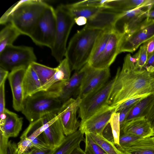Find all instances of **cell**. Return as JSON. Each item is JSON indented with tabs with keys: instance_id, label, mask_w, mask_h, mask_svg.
<instances>
[{
	"instance_id": "cell-1",
	"label": "cell",
	"mask_w": 154,
	"mask_h": 154,
	"mask_svg": "<svg viewBox=\"0 0 154 154\" xmlns=\"http://www.w3.org/2000/svg\"><path fill=\"white\" fill-rule=\"evenodd\" d=\"M136 62L134 57L130 54L125 57L122 69L117 70L108 105L118 106L132 98L154 94V76L145 69H137Z\"/></svg>"
},
{
	"instance_id": "cell-2",
	"label": "cell",
	"mask_w": 154,
	"mask_h": 154,
	"mask_svg": "<svg viewBox=\"0 0 154 154\" xmlns=\"http://www.w3.org/2000/svg\"><path fill=\"white\" fill-rule=\"evenodd\" d=\"M103 31L85 26L74 34L69 43L65 56L72 70H79L88 63Z\"/></svg>"
},
{
	"instance_id": "cell-3",
	"label": "cell",
	"mask_w": 154,
	"mask_h": 154,
	"mask_svg": "<svg viewBox=\"0 0 154 154\" xmlns=\"http://www.w3.org/2000/svg\"><path fill=\"white\" fill-rule=\"evenodd\" d=\"M48 4L42 0H21L14 5L10 22L21 34L29 37Z\"/></svg>"
},
{
	"instance_id": "cell-4",
	"label": "cell",
	"mask_w": 154,
	"mask_h": 154,
	"mask_svg": "<svg viewBox=\"0 0 154 154\" xmlns=\"http://www.w3.org/2000/svg\"><path fill=\"white\" fill-rule=\"evenodd\" d=\"M62 104L54 93L41 91L25 99L21 112L30 123L47 114L57 112Z\"/></svg>"
},
{
	"instance_id": "cell-5",
	"label": "cell",
	"mask_w": 154,
	"mask_h": 154,
	"mask_svg": "<svg viewBox=\"0 0 154 154\" xmlns=\"http://www.w3.org/2000/svg\"><path fill=\"white\" fill-rule=\"evenodd\" d=\"M56 27L54 44L51 54L60 63L65 57L67 42L71 30L75 23L67 5H58L55 9Z\"/></svg>"
},
{
	"instance_id": "cell-6",
	"label": "cell",
	"mask_w": 154,
	"mask_h": 154,
	"mask_svg": "<svg viewBox=\"0 0 154 154\" xmlns=\"http://www.w3.org/2000/svg\"><path fill=\"white\" fill-rule=\"evenodd\" d=\"M56 27L55 10L48 5L29 37L36 45L51 49L54 42Z\"/></svg>"
},
{
	"instance_id": "cell-7",
	"label": "cell",
	"mask_w": 154,
	"mask_h": 154,
	"mask_svg": "<svg viewBox=\"0 0 154 154\" xmlns=\"http://www.w3.org/2000/svg\"><path fill=\"white\" fill-rule=\"evenodd\" d=\"M36 60L33 48L30 47L12 45L0 53V67L8 71L21 67L27 69Z\"/></svg>"
},
{
	"instance_id": "cell-8",
	"label": "cell",
	"mask_w": 154,
	"mask_h": 154,
	"mask_svg": "<svg viewBox=\"0 0 154 154\" xmlns=\"http://www.w3.org/2000/svg\"><path fill=\"white\" fill-rule=\"evenodd\" d=\"M116 79L115 76L98 89L89 94L82 100L79 109L81 122L94 115L105 106Z\"/></svg>"
},
{
	"instance_id": "cell-9",
	"label": "cell",
	"mask_w": 154,
	"mask_h": 154,
	"mask_svg": "<svg viewBox=\"0 0 154 154\" xmlns=\"http://www.w3.org/2000/svg\"><path fill=\"white\" fill-rule=\"evenodd\" d=\"M153 37L154 19L149 20L134 30L122 35L119 43V53H132L142 44Z\"/></svg>"
},
{
	"instance_id": "cell-10",
	"label": "cell",
	"mask_w": 154,
	"mask_h": 154,
	"mask_svg": "<svg viewBox=\"0 0 154 154\" xmlns=\"http://www.w3.org/2000/svg\"><path fill=\"white\" fill-rule=\"evenodd\" d=\"M83 68L84 73L78 89L77 96L81 100L104 85L108 81L110 76L109 68L96 69L88 63Z\"/></svg>"
},
{
	"instance_id": "cell-11",
	"label": "cell",
	"mask_w": 154,
	"mask_h": 154,
	"mask_svg": "<svg viewBox=\"0 0 154 154\" xmlns=\"http://www.w3.org/2000/svg\"><path fill=\"white\" fill-rule=\"evenodd\" d=\"M42 125L39 131L45 142L51 148L58 146L66 137L57 112H53L41 118Z\"/></svg>"
},
{
	"instance_id": "cell-12",
	"label": "cell",
	"mask_w": 154,
	"mask_h": 154,
	"mask_svg": "<svg viewBox=\"0 0 154 154\" xmlns=\"http://www.w3.org/2000/svg\"><path fill=\"white\" fill-rule=\"evenodd\" d=\"M82 100L78 97L70 98L63 103L57 112L66 136L73 134L79 130L80 122L77 118Z\"/></svg>"
},
{
	"instance_id": "cell-13",
	"label": "cell",
	"mask_w": 154,
	"mask_h": 154,
	"mask_svg": "<svg viewBox=\"0 0 154 154\" xmlns=\"http://www.w3.org/2000/svg\"><path fill=\"white\" fill-rule=\"evenodd\" d=\"M118 107L105 106L87 119L81 122L79 129L84 134L91 133L103 135L112 115L116 112Z\"/></svg>"
},
{
	"instance_id": "cell-14",
	"label": "cell",
	"mask_w": 154,
	"mask_h": 154,
	"mask_svg": "<svg viewBox=\"0 0 154 154\" xmlns=\"http://www.w3.org/2000/svg\"><path fill=\"white\" fill-rule=\"evenodd\" d=\"M122 35L113 29L108 42L101 54L94 62L89 65L96 69L109 68L119 54V43Z\"/></svg>"
},
{
	"instance_id": "cell-15",
	"label": "cell",
	"mask_w": 154,
	"mask_h": 154,
	"mask_svg": "<svg viewBox=\"0 0 154 154\" xmlns=\"http://www.w3.org/2000/svg\"><path fill=\"white\" fill-rule=\"evenodd\" d=\"M84 73L82 67L76 71L69 80L55 84L48 91L54 93L63 103L71 98L76 90L79 89Z\"/></svg>"
},
{
	"instance_id": "cell-16",
	"label": "cell",
	"mask_w": 154,
	"mask_h": 154,
	"mask_svg": "<svg viewBox=\"0 0 154 154\" xmlns=\"http://www.w3.org/2000/svg\"><path fill=\"white\" fill-rule=\"evenodd\" d=\"M26 69L21 67L14 69L8 76L12 95L13 107L17 112H21L25 99L23 81Z\"/></svg>"
},
{
	"instance_id": "cell-17",
	"label": "cell",
	"mask_w": 154,
	"mask_h": 154,
	"mask_svg": "<svg viewBox=\"0 0 154 154\" xmlns=\"http://www.w3.org/2000/svg\"><path fill=\"white\" fill-rule=\"evenodd\" d=\"M122 13L104 9L88 19L85 26L103 30L113 29L116 21Z\"/></svg>"
},
{
	"instance_id": "cell-18",
	"label": "cell",
	"mask_w": 154,
	"mask_h": 154,
	"mask_svg": "<svg viewBox=\"0 0 154 154\" xmlns=\"http://www.w3.org/2000/svg\"><path fill=\"white\" fill-rule=\"evenodd\" d=\"M23 118L16 113L6 109L3 116L0 117V132L6 137H16L21 131Z\"/></svg>"
},
{
	"instance_id": "cell-19",
	"label": "cell",
	"mask_w": 154,
	"mask_h": 154,
	"mask_svg": "<svg viewBox=\"0 0 154 154\" xmlns=\"http://www.w3.org/2000/svg\"><path fill=\"white\" fill-rule=\"evenodd\" d=\"M121 131L123 133H130L142 138L154 136L151 125L146 117L134 119L125 123L120 128Z\"/></svg>"
},
{
	"instance_id": "cell-20",
	"label": "cell",
	"mask_w": 154,
	"mask_h": 154,
	"mask_svg": "<svg viewBox=\"0 0 154 154\" xmlns=\"http://www.w3.org/2000/svg\"><path fill=\"white\" fill-rule=\"evenodd\" d=\"M154 7V0H148L146 3L132 10L123 12L116 21L113 29L123 35L128 24L135 17L143 13L149 11Z\"/></svg>"
},
{
	"instance_id": "cell-21",
	"label": "cell",
	"mask_w": 154,
	"mask_h": 154,
	"mask_svg": "<svg viewBox=\"0 0 154 154\" xmlns=\"http://www.w3.org/2000/svg\"><path fill=\"white\" fill-rule=\"evenodd\" d=\"M116 147L120 154H154V141L152 137L142 138Z\"/></svg>"
},
{
	"instance_id": "cell-22",
	"label": "cell",
	"mask_w": 154,
	"mask_h": 154,
	"mask_svg": "<svg viewBox=\"0 0 154 154\" xmlns=\"http://www.w3.org/2000/svg\"><path fill=\"white\" fill-rule=\"evenodd\" d=\"M84 134L79 129L73 134L66 136L51 154H71L76 148L80 146L82 142L84 141Z\"/></svg>"
},
{
	"instance_id": "cell-23",
	"label": "cell",
	"mask_w": 154,
	"mask_h": 154,
	"mask_svg": "<svg viewBox=\"0 0 154 154\" xmlns=\"http://www.w3.org/2000/svg\"><path fill=\"white\" fill-rule=\"evenodd\" d=\"M57 70L51 78L44 85L39 91H47L53 85L58 82L69 80L71 77V69L67 59L65 58L56 67Z\"/></svg>"
},
{
	"instance_id": "cell-24",
	"label": "cell",
	"mask_w": 154,
	"mask_h": 154,
	"mask_svg": "<svg viewBox=\"0 0 154 154\" xmlns=\"http://www.w3.org/2000/svg\"><path fill=\"white\" fill-rule=\"evenodd\" d=\"M154 103V94L137 103L130 111L124 124L134 119L146 117Z\"/></svg>"
},
{
	"instance_id": "cell-25",
	"label": "cell",
	"mask_w": 154,
	"mask_h": 154,
	"mask_svg": "<svg viewBox=\"0 0 154 154\" xmlns=\"http://www.w3.org/2000/svg\"><path fill=\"white\" fill-rule=\"evenodd\" d=\"M23 86L24 99L39 91L42 87L38 76L30 65L26 69Z\"/></svg>"
},
{
	"instance_id": "cell-26",
	"label": "cell",
	"mask_w": 154,
	"mask_h": 154,
	"mask_svg": "<svg viewBox=\"0 0 154 154\" xmlns=\"http://www.w3.org/2000/svg\"><path fill=\"white\" fill-rule=\"evenodd\" d=\"M148 0H109L105 8L119 12H123L134 9L146 3Z\"/></svg>"
},
{
	"instance_id": "cell-27",
	"label": "cell",
	"mask_w": 154,
	"mask_h": 154,
	"mask_svg": "<svg viewBox=\"0 0 154 154\" xmlns=\"http://www.w3.org/2000/svg\"><path fill=\"white\" fill-rule=\"evenodd\" d=\"M20 35L19 31L11 23L3 28L0 32V53L6 46L12 45Z\"/></svg>"
},
{
	"instance_id": "cell-28",
	"label": "cell",
	"mask_w": 154,
	"mask_h": 154,
	"mask_svg": "<svg viewBox=\"0 0 154 154\" xmlns=\"http://www.w3.org/2000/svg\"><path fill=\"white\" fill-rule=\"evenodd\" d=\"M30 65L36 74L42 86L51 78L57 70L56 68L49 67L36 62H32Z\"/></svg>"
},
{
	"instance_id": "cell-29",
	"label": "cell",
	"mask_w": 154,
	"mask_h": 154,
	"mask_svg": "<svg viewBox=\"0 0 154 154\" xmlns=\"http://www.w3.org/2000/svg\"><path fill=\"white\" fill-rule=\"evenodd\" d=\"M89 134L95 143L106 154H120V151L114 143L104 137L103 135L91 133Z\"/></svg>"
},
{
	"instance_id": "cell-30",
	"label": "cell",
	"mask_w": 154,
	"mask_h": 154,
	"mask_svg": "<svg viewBox=\"0 0 154 154\" xmlns=\"http://www.w3.org/2000/svg\"><path fill=\"white\" fill-rule=\"evenodd\" d=\"M74 18L79 17H86L87 19L95 15L99 11L105 9L104 8L79 7H72L67 5Z\"/></svg>"
},
{
	"instance_id": "cell-31",
	"label": "cell",
	"mask_w": 154,
	"mask_h": 154,
	"mask_svg": "<svg viewBox=\"0 0 154 154\" xmlns=\"http://www.w3.org/2000/svg\"><path fill=\"white\" fill-rule=\"evenodd\" d=\"M109 124L111 129L113 142L116 146L119 145L120 134V126L119 119V113L115 112L112 115Z\"/></svg>"
},
{
	"instance_id": "cell-32",
	"label": "cell",
	"mask_w": 154,
	"mask_h": 154,
	"mask_svg": "<svg viewBox=\"0 0 154 154\" xmlns=\"http://www.w3.org/2000/svg\"><path fill=\"white\" fill-rule=\"evenodd\" d=\"M85 152L87 154H105L106 153L94 141L88 133L85 134Z\"/></svg>"
},
{
	"instance_id": "cell-33",
	"label": "cell",
	"mask_w": 154,
	"mask_h": 154,
	"mask_svg": "<svg viewBox=\"0 0 154 154\" xmlns=\"http://www.w3.org/2000/svg\"><path fill=\"white\" fill-rule=\"evenodd\" d=\"M149 11L142 13L133 19L126 26L124 34L134 30L148 21L149 20L148 14Z\"/></svg>"
},
{
	"instance_id": "cell-34",
	"label": "cell",
	"mask_w": 154,
	"mask_h": 154,
	"mask_svg": "<svg viewBox=\"0 0 154 154\" xmlns=\"http://www.w3.org/2000/svg\"><path fill=\"white\" fill-rule=\"evenodd\" d=\"M134 56L136 60V68L139 70L143 69L148 60L146 47L144 43L140 47L137 52Z\"/></svg>"
},
{
	"instance_id": "cell-35",
	"label": "cell",
	"mask_w": 154,
	"mask_h": 154,
	"mask_svg": "<svg viewBox=\"0 0 154 154\" xmlns=\"http://www.w3.org/2000/svg\"><path fill=\"white\" fill-rule=\"evenodd\" d=\"M107 0H84L69 4L72 7H87L105 8V5Z\"/></svg>"
},
{
	"instance_id": "cell-36",
	"label": "cell",
	"mask_w": 154,
	"mask_h": 154,
	"mask_svg": "<svg viewBox=\"0 0 154 154\" xmlns=\"http://www.w3.org/2000/svg\"><path fill=\"white\" fill-rule=\"evenodd\" d=\"M17 144V154H24L28 152L29 149L33 148L31 140L27 137L21 138Z\"/></svg>"
},
{
	"instance_id": "cell-37",
	"label": "cell",
	"mask_w": 154,
	"mask_h": 154,
	"mask_svg": "<svg viewBox=\"0 0 154 154\" xmlns=\"http://www.w3.org/2000/svg\"><path fill=\"white\" fill-rule=\"evenodd\" d=\"M26 137L31 140L34 148L40 149L52 148L45 142L41 134L37 137L29 135Z\"/></svg>"
},
{
	"instance_id": "cell-38",
	"label": "cell",
	"mask_w": 154,
	"mask_h": 154,
	"mask_svg": "<svg viewBox=\"0 0 154 154\" xmlns=\"http://www.w3.org/2000/svg\"><path fill=\"white\" fill-rule=\"evenodd\" d=\"M150 95L151 94H145L140 96L132 98L125 101L118 106L116 112H118L127 107L134 105Z\"/></svg>"
},
{
	"instance_id": "cell-39",
	"label": "cell",
	"mask_w": 154,
	"mask_h": 154,
	"mask_svg": "<svg viewBox=\"0 0 154 154\" xmlns=\"http://www.w3.org/2000/svg\"><path fill=\"white\" fill-rule=\"evenodd\" d=\"M142 138L137 136L130 133H122L120 134L119 145L116 146L124 145Z\"/></svg>"
},
{
	"instance_id": "cell-40",
	"label": "cell",
	"mask_w": 154,
	"mask_h": 154,
	"mask_svg": "<svg viewBox=\"0 0 154 154\" xmlns=\"http://www.w3.org/2000/svg\"><path fill=\"white\" fill-rule=\"evenodd\" d=\"M5 83L0 85V117L3 116L6 109L5 107Z\"/></svg>"
},
{
	"instance_id": "cell-41",
	"label": "cell",
	"mask_w": 154,
	"mask_h": 154,
	"mask_svg": "<svg viewBox=\"0 0 154 154\" xmlns=\"http://www.w3.org/2000/svg\"><path fill=\"white\" fill-rule=\"evenodd\" d=\"M135 104L118 112L119 113V119L120 128L124 123L128 114Z\"/></svg>"
},
{
	"instance_id": "cell-42",
	"label": "cell",
	"mask_w": 154,
	"mask_h": 154,
	"mask_svg": "<svg viewBox=\"0 0 154 154\" xmlns=\"http://www.w3.org/2000/svg\"><path fill=\"white\" fill-rule=\"evenodd\" d=\"M143 69L154 76V54L148 59Z\"/></svg>"
},
{
	"instance_id": "cell-43",
	"label": "cell",
	"mask_w": 154,
	"mask_h": 154,
	"mask_svg": "<svg viewBox=\"0 0 154 154\" xmlns=\"http://www.w3.org/2000/svg\"><path fill=\"white\" fill-rule=\"evenodd\" d=\"M144 43L146 45L148 59L154 54V37Z\"/></svg>"
},
{
	"instance_id": "cell-44",
	"label": "cell",
	"mask_w": 154,
	"mask_h": 154,
	"mask_svg": "<svg viewBox=\"0 0 154 154\" xmlns=\"http://www.w3.org/2000/svg\"><path fill=\"white\" fill-rule=\"evenodd\" d=\"M54 149H40L33 148L30 151L24 154H51L54 151Z\"/></svg>"
},
{
	"instance_id": "cell-45",
	"label": "cell",
	"mask_w": 154,
	"mask_h": 154,
	"mask_svg": "<svg viewBox=\"0 0 154 154\" xmlns=\"http://www.w3.org/2000/svg\"><path fill=\"white\" fill-rule=\"evenodd\" d=\"M0 133V154H5L9 141L8 138Z\"/></svg>"
},
{
	"instance_id": "cell-46",
	"label": "cell",
	"mask_w": 154,
	"mask_h": 154,
	"mask_svg": "<svg viewBox=\"0 0 154 154\" xmlns=\"http://www.w3.org/2000/svg\"><path fill=\"white\" fill-rule=\"evenodd\" d=\"M17 144L11 140L9 141L5 154H17Z\"/></svg>"
},
{
	"instance_id": "cell-47",
	"label": "cell",
	"mask_w": 154,
	"mask_h": 154,
	"mask_svg": "<svg viewBox=\"0 0 154 154\" xmlns=\"http://www.w3.org/2000/svg\"><path fill=\"white\" fill-rule=\"evenodd\" d=\"M146 118L151 124L154 131V103L150 109Z\"/></svg>"
},
{
	"instance_id": "cell-48",
	"label": "cell",
	"mask_w": 154,
	"mask_h": 154,
	"mask_svg": "<svg viewBox=\"0 0 154 154\" xmlns=\"http://www.w3.org/2000/svg\"><path fill=\"white\" fill-rule=\"evenodd\" d=\"M9 74V71L0 67V85L5 82Z\"/></svg>"
},
{
	"instance_id": "cell-49",
	"label": "cell",
	"mask_w": 154,
	"mask_h": 154,
	"mask_svg": "<svg viewBox=\"0 0 154 154\" xmlns=\"http://www.w3.org/2000/svg\"><path fill=\"white\" fill-rule=\"evenodd\" d=\"M75 23L79 26H81L86 24L88 19L86 17H79L74 18Z\"/></svg>"
},
{
	"instance_id": "cell-50",
	"label": "cell",
	"mask_w": 154,
	"mask_h": 154,
	"mask_svg": "<svg viewBox=\"0 0 154 154\" xmlns=\"http://www.w3.org/2000/svg\"><path fill=\"white\" fill-rule=\"evenodd\" d=\"M82 149L79 146L76 148L71 154H82Z\"/></svg>"
},
{
	"instance_id": "cell-51",
	"label": "cell",
	"mask_w": 154,
	"mask_h": 154,
	"mask_svg": "<svg viewBox=\"0 0 154 154\" xmlns=\"http://www.w3.org/2000/svg\"><path fill=\"white\" fill-rule=\"evenodd\" d=\"M148 17L149 20L154 19V10H152L148 12Z\"/></svg>"
},
{
	"instance_id": "cell-52",
	"label": "cell",
	"mask_w": 154,
	"mask_h": 154,
	"mask_svg": "<svg viewBox=\"0 0 154 154\" xmlns=\"http://www.w3.org/2000/svg\"><path fill=\"white\" fill-rule=\"evenodd\" d=\"M82 154H87L84 151L83 149L82 150Z\"/></svg>"
},
{
	"instance_id": "cell-53",
	"label": "cell",
	"mask_w": 154,
	"mask_h": 154,
	"mask_svg": "<svg viewBox=\"0 0 154 154\" xmlns=\"http://www.w3.org/2000/svg\"><path fill=\"white\" fill-rule=\"evenodd\" d=\"M152 138L153 140V141H154V136L152 137Z\"/></svg>"
},
{
	"instance_id": "cell-54",
	"label": "cell",
	"mask_w": 154,
	"mask_h": 154,
	"mask_svg": "<svg viewBox=\"0 0 154 154\" xmlns=\"http://www.w3.org/2000/svg\"><path fill=\"white\" fill-rule=\"evenodd\" d=\"M105 154H106V153Z\"/></svg>"
}]
</instances>
